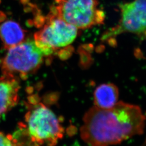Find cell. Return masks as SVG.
I'll use <instances>...</instances> for the list:
<instances>
[{
  "label": "cell",
  "mask_w": 146,
  "mask_h": 146,
  "mask_svg": "<svg viewBox=\"0 0 146 146\" xmlns=\"http://www.w3.org/2000/svg\"><path fill=\"white\" fill-rule=\"evenodd\" d=\"M50 56L33 39L27 40L8 49L1 63L4 75L22 79L37 70Z\"/></svg>",
  "instance_id": "3"
},
{
  "label": "cell",
  "mask_w": 146,
  "mask_h": 146,
  "mask_svg": "<svg viewBox=\"0 0 146 146\" xmlns=\"http://www.w3.org/2000/svg\"><path fill=\"white\" fill-rule=\"evenodd\" d=\"M51 12L78 29L101 25L105 19L96 0H55Z\"/></svg>",
  "instance_id": "4"
},
{
  "label": "cell",
  "mask_w": 146,
  "mask_h": 146,
  "mask_svg": "<svg viewBox=\"0 0 146 146\" xmlns=\"http://www.w3.org/2000/svg\"><path fill=\"white\" fill-rule=\"evenodd\" d=\"M0 146H20L15 139L0 132Z\"/></svg>",
  "instance_id": "10"
},
{
  "label": "cell",
  "mask_w": 146,
  "mask_h": 146,
  "mask_svg": "<svg viewBox=\"0 0 146 146\" xmlns=\"http://www.w3.org/2000/svg\"><path fill=\"white\" fill-rule=\"evenodd\" d=\"M118 98L119 90L115 84H101L94 92V106L103 110L111 108L118 102Z\"/></svg>",
  "instance_id": "9"
},
{
  "label": "cell",
  "mask_w": 146,
  "mask_h": 146,
  "mask_svg": "<svg viewBox=\"0 0 146 146\" xmlns=\"http://www.w3.org/2000/svg\"><path fill=\"white\" fill-rule=\"evenodd\" d=\"M78 34L77 28L51 12L43 27L35 34L34 40L50 56L58 49L68 47L74 41Z\"/></svg>",
  "instance_id": "5"
},
{
  "label": "cell",
  "mask_w": 146,
  "mask_h": 146,
  "mask_svg": "<svg viewBox=\"0 0 146 146\" xmlns=\"http://www.w3.org/2000/svg\"><path fill=\"white\" fill-rule=\"evenodd\" d=\"M25 122L14 137L20 146H55L64 135L58 116L42 102L32 96L28 104Z\"/></svg>",
  "instance_id": "2"
},
{
  "label": "cell",
  "mask_w": 146,
  "mask_h": 146,
  "mask_svg": "<svg viewBox=\"0 0 146 146\" xmlns=\"http://www.w3.org/2000/svg\"><path fill=\"white\" fill-rule=\"evenodd\" d=\"M145 121V116L135 105L118 102L108 110L94 106L84 115L80 135L87 146L115 145L142 134Z\"/></svg>",
  "instance_id": "1"
},
{
  "label": "cell",
  "mask_w": 146,
  "mask_h": 146,
  "mask_svg": "<svg viewBox=\"0 0 146 146\" xmlns=\"http://www.w3.org/2000/svg\"><path fill=\"white\" fill-rule=\"evenodd\" d=\"M20 89L19 78L4 75L0 78V117L17 104Z\"/></svg>",
  "instance_id": "7"
},
{
  "label": "cell",
  "mask_w": 146,
  "mask_h": 146,
  "mask_svg": "<svg viewBox=\"0 0 146 146\" xmlns=\"http://www.w3.org/2000/svg\"><path fill=\"white\" fill-rule=\"evenodd\" d=\"M26 36V31L19 23L0 13V38L6 49L24 41Z\"/></svg>",
  "instance_id": "8"
},
{
  "label": "cell",
  "mask_w": 146,
  "mask_h": 146,
  "mask_svg": "<svg viewBox=\"0 0 146 146\" xmlns=\"http://www.w3.org/2000/svg\"><path fill=\"white\" fill-rule=\"evenodd\" d=\"M121 19L119 24L105 32L101 40L110 42L123 33L146 36V9L135 1L120 5Z\"/></svg>",
  "instance_id": "6"
},
{
  "label": "cell",
  "mask_w": 146,
  "mask_h": 146,
  "mask_svg": "<svg viewBox=\"0 0 146 146\" xmlns=\"http://www.w3.org/2000/svg\"><path fill=\"white\" fill-rule=\"evenodd\" d=\"M136 2L143 6L146 9V0H134Z\"/></svg>",
  "instance_id": "11"
}]
</instances>
